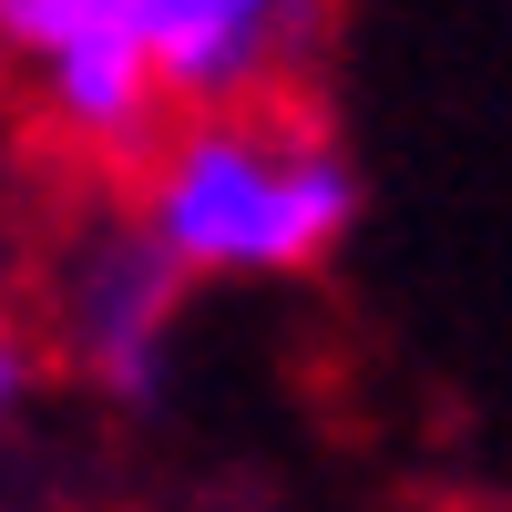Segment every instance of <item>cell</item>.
I'll list each match as a JSON object with an SVG mask.
<instances>
[{"label":"cell","instance_id":"obj_6","mask_svg":"<svg viewBox=\"0 0 512 512\" xmlns=\"http://www.w3.org/2000/svg\"><path fill=\"white\" fill-rule=\"evenodd\" d=\"M267 11H277L287 31H308V21H328V0H267Z\"/></svg>","mask_w":512,"mask_h":512},{"label":"cell","instance_id":"obj_1","mask_svg":"<svg viewBox=\"0 0 512 512\" xmlns=\"http://www.w3.org/2000/svg\"><path fill=\"white\" fill-rule=\"evenodd\" d=\"M134 216L195 287H287L359 226V164L277 93L175 113L144 154Z\"/></svg>","mask_w":512,"mask_h":512},{"label":"cell","instance_id":"obj_3","mask_svg":"<svg viewBox=\"0 0 512 512\" xmlns=\"http://www.w3.org/2000/svg\"><path fill=\"white\" fill-rule=\"evenodd\" d=\"M0 52L21 62L41 123H52L72 154L134 164V154L164 144V123H175V103H164V82L134 52V31H123L113 0H0Z\"/></svg>","mask_w":512,"mask_h":512},{"label":"cell","instance_id":"obj_2","mask_svg":"<svg viewBox=\"0 0 512 512\" xmlns=\"http://www.w3.org/2000/svg\"><path fill=\"white\" fill-rule=\"evenodd\" d=\"M185 267L154 246L144 216H93L62 256H52V297H41V328H52L62 369L82 390H103L123 410H154L164 379H175V338H185Z\"/></svg>","mask_w":512,"mask_h":512},{"label":"cell","instance_id":"obj_4","mask_svg":"<svg viewBox=\"0 0 512 512\" xmlns=\"http://www.w3.org/2000/svg\"><path fill=\"white\" fill-rule=\"evenodd\" d=\"M113 11L134 31V52L154 62L175 113H216V103L277 93V62L297 41L267 0H113Z\"/></svg>","mask_w":512,"mask_h":512},{"label":"cell","instance_id":"obj_5","mask_svg":"<svg viewBox=\"0 0 512 512\" xmlns=\"http://www.w3.org/2000/svg\"><path fill=\"white\" fill-rule=\"evenodd\" d=\"M52 369H62L52 328L21 318V308H0V431H11V420H31V400L52 390Z\"/></svg>","mask_w":512,"mask_h":512}]
</instances>
